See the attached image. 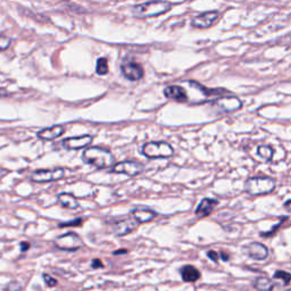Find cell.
<instances>
[{"mask_svg":"<svg viewBox=\"0 0 291 291\" xmlns=\"http://www.w3.org/2000/svg\"><path fill=\"white\" fill-rule=\"evenodd\" d=\"M82 160L97 169H108L114 166L115 157L109 150L100 147H88L82 153Z\"/></svg>","mask_w":291,"mask_h":291,"instance_id":"obj_1","label":"cell"},{"mask_svg":"<svg viewBox=\"0 0 291 291\" xmlns=\"http://www.w3.org/2000/svg\"><path fill=\"white\" fill-rule=\"evenodd\" d=\"M172 5L168 2H148L133 6L132 14L138 18L154 17L168 13Z\"/></svg>","mask_w":291,"mask_h":291,"instance_id":"obj_2","label":"cell"},{"mask_svg":"<svg viewBox=\"0 0 291 291\" xmlns=\"http://www.w3.org/2000/svg\"><path fill=\"white\" fill-rule=\"evenodd\" d=\"M274 188L275 181L267 176H255L248 179L245 184V190L253 196L271 194Z\"/></svg>","mask_w":291,"mask_h":291,"instance_id":"obj_3","label":"cell"},{"mask_svg":"<svg viewBox=\"0 0 291 291\" xmlns=\"http://www.w3.org/2000/svg\"><path fill=\"white\" fill-rule=\"evenodd\" d=\"M142 154L147 158H169L174 155V149L165 141H152L143 146Z\"/></svg>","mask_w":291,"mask_h":291,"instance_id":"obj_4","label":"cell"},{"mask_svg":"<svg viewBox=\"0 0 291 291\" xmlns=\"http://www.w3.org/2000/svg\"><path fill=\"white\" fill-rule=\"evenodd\" d=\"M55 246L60 251H77L83 246V241L79 235L75 232H69L55 239Z\"/></svg>","mask_w":291,"mask_h":291,"instance_id":"obj_5","label":"cell"},{"mask_svg":"<svg viewBox=\"0 0 291 291\" xmlns=\"http://www.w3.org/2000/svg\"><path fill=\"white\" fill-rule=\"evenodd\" d=\"M65 175V171L63 169H54V170H38L31 175V180L36 183H46V182L57 181L63 179Z\"/></svg>","mask_w":291,"mask_h":291,"instance_id":"obj_6","label":"cell"},{"mask_svg":"<svg viewBox=\"0 0 291 291\" xmlns=\"http://www.w3.org/2000/svg\"><path fill=\"white\" fill-rule=\"evenodd\" d=\"M113 173L126 174L129 176H136L143 171L142 163H139L137 160H124L118 164H115L112 168Z\"/></svg>","mask_w":291,"mask_h":291,"instance_id":"obj_7","label":"cell"},{"mask_svg":"<svg viewBox=\"0 0 291 291\" xmlns=\"http://www.w3.org/2000/svg\"><path fill=\"white\" fill-rule=\"evenodd\" d=\"M139 223L133 217H127L123 220L114 222L112 224V232L118 237L127 236L137 228Z\"/></svg>","mask_w":291,"mask_h":291,"instance_id":"obj_8","label":"cell"},{"mask_svg":"<svg viewBox=\"0 0 291 291\" xmlns=\"http://www.w3.org/2000/svg\"><path fill=\"white\" fill-rule=\"evenodd\" d=\"M213 106L220 109L221 112L232 113L240 109L242 106L241 100L237 97H222L213 101Z\"/></svg>","mask_w":291,"mask_h":291,"instance_id":"obj_9","label":"cell"},{"mask_svg":"<svg viewBox=\"0 0 291 291\" xmlns=\"http://www.w3.org/2000/svg\"><path fill=\"white\" fill-rule=\"evenodd\" d=\"M92 136L89 134H85L81 137H73V138H66L61 141V146L65 149L69 150H79V149H86L89 147L92 142Z\"/></svg>","mask_w":291,"mask_h":291,"instance_id":"obj_10","label":"cell"},{"mask_svg":"<svg viewBox=\"0 0 291 291\" xmlns=\"http://www.w3.org/2000/svg\"><path fill=\"white\" fill-rule=\"evenodd\" d=\"M217 18H218V12H216V10L205 12V13L198 15V16H196L195 18H192L191 25L194 28L207 29V28H211L212 25L216 22Z\"/></svg>","mask_w":291,"mask_h":291,"instance_id":"obj_11","label":"cell"},{"mask_svg":"<svg viewBox=\"0 0 291 291\" xmlns=\"http://www.w3.org/2000/svg\"><path fill=\"white\" fill-rule=\"evenodd\" d=\"M121 71L124 77L130 81H139L143 76L142 66L134 63V61L123 63L121 65Z\"/></svg>","mask_w":291,"mask_h":291,"instance_id":"obj_12","label":"cell"},{"mask_svg":"<svg viewBox=\"0 0 291 291\" xmlns=\"http://www.w3.org/2000/svg\"><path fill=\"white\" fill-rule=\"evenodd\" d=\"M164 95L168 99H172L179 102H185L188 100V95H186L185 90L180 86H169L165 88Z\"/></svg>","mask_w":291,"mask_h":291,"instance_id":"obj_13","label":"cell"},{"mask_svg":"<svg viewBox=\"0 0 291 291\" xmlns=\"http://www.w3.org/2000/svg\"><path fill=\"white\" fill-rule=\"evenodd\" d=\"M246 253L248 256L256 259V261H264L268 256L267 248L259 242H254L246 247Z\"/></svg>","mask_w":291,"mask_h":291,"instance_id":"obj_14","label":"cell"},{"mask_svg":"<svg viewBox=\"0 0 291 291\" xmlns=\"http://www.w3.org/2000/svg\"><path fill=\"white\" fill-rule=\"evenodd\" d=\"M217 205H218V201L215 199H211V198L202 199L200 201V204L197 206L195 214L198 218H204L206 216H209Z\"/></svg>","mask_w":291,"mask_h":291,"instance_id":"obj_15","label":"cell"},{"mask_svg":"<svg viewBox=\"0 0 291 291\" xmlns=\"http://www.w3.org/2000/svg\"><path fill=\"white\" fill-rule=\"evenodd\" d=\"M64 132H65L64 127L54 126L39 131L38 138L41 140H45V141H51V140H55L57 138H59L60 136H63Z\"/></svg>","mask_w":291,"mask_h":291,"instance_id":"obj_16","label":"cell"},{"mask_svg":"<svg viewBox=\"0 0 291 291\" xmlns=\"http://www.w3.org/2000/svg\"><path fill=\"white\" fill-rule=\"evenodd\" d=\"M131 215L138 223H148L154 220L156 213L149 209H134L131 211Z\"/></svg>","mask_w":291,"mask_h":291,"instance_id":"obj_17","label":"cell"},{"mask_svg":"<svg viewBox=\"0 0 291 291\" xmlns=\"http://www.w3.org/2000/svg\"><path fill=\"white\" fill-rule=\"evenodd\" d=\"M57 200H58V204L61 207H65V209L76 210L79 207V201H77L75 197L71 194H66V192L57 196Z\"/></svg>","mask_w":291,"mask_h":291,"instance_id":"obj_18","label":"cell"},{"mask_svg":"<svg viewBox=\"0 0 291 291\" xmlns=\"http://www.w3.org/2000/svg\"><path fill=\"white\" fill-rule=\"evenodd\" d=\"M181 275L185 282H195L200 278V272L192 265H185L181 268Z\"/></svg>","mask_w":291,"mask_h":291,"instance_id":"obj_19","label":"cell"},{"mask_svg":"<svg viewBox=\"0 0 291 291\" xmlns=\"http://www.w3.org/2000/svg\"><path fill=\"white\" fill-rule=\"evenodd\" d=\"M255 287L261 291H271L274 288V283L272 280H269L268 278L261 277L256 280V282H255Z\"/></svg>","mask_w":291,"mask_h":291,"instance_id":"obj_20","label":"cell"},{"mask_svg":"<svg viewBox=\"0 0 291 291\" xmlns=\"http://www.w3.org/2000/svg\"><path fill=\"white\" fill-rule=\"evenodd\" d=\"M189 85L197 88V89H199L200 91H202V93H205L206 96H213V95H223V93H225V90H220V89H207L204 86L199 85V83H197L195 81H189Z\"/></svg>","mask_w":291,"mask_h":291,"instance_id":"obj_21","label":"cell"},{"mask_svg":"<svg viewBox=\"0 0 291 291\" xmlns=\"http://www.w3.org/2000/svg\"><path fill=\"white\" fill-rule=\"evenodd\" d=\"M109 72V66H108V61L106 58H99L97 60V64H96V73L98 75H106L108 74Z\"/></svg>","mask_w":291,"mask_h":291,"instance_id":"obj_22","label":"cell"},{"mask_svg":"<svg viewBox=\"0 0 291 291\" xmlns=\"http://www.w3.org/2000/svg\"><path fill=\"white\" fill-rule=\"evenodd\" d=\"M257 154L265 160H271L273 158V148L269 146H261L257 149Z\"/></svg>","mask_w":291,"mask_h":291,"instance_id":"obj_23","label":"cell"},{"mask_svg":"<svg viewBox=\"0 0 291 291\" xmlns=\"http://www.w3.org/2000/svg\"><path fill=\"white\" fill-rule=\"evenodd\" d=\"M273 279L275 281H280L283 285H288L291 282V274L285 271H277Z\"/></svg>","mask_w":291,"mask_h":291,"instance_id":"obj_24","label":"cell"},{"mask_svg":"<svg viewBox=\"0 0 291 291\" xmlns=\"http://www.w3.org/2000/svg\"><path fill=\"white\" fill-rule=\"evenodd\" d=\"M10 44H12V39H10L9 36L0 34V51L8 49Z\"/></svg>","mask_w":291,"mask_h":291,"instance_id":"obj_25","label":"cell"},{"mask_svg":"<svg viewBox=\"0 0 291 291\" xmlns=\"http://www.w3.org/2000/svg\"><path fill=\"white\" fill-rule=\"evenodd\" d=\"M82 223H83V218L81 217H77V218H74V220L71 221V222H65V223H61V224H59L60 227H64V226H77V225H82Z\"/></svg>","mask_w":291,"mask_h":291,"instance_id":"obj_26","label":"cell"},{"mask_svg":"<svg viewBox=\"0 0 291 291\" xmlns=\"http://www.w3.org/2000/svg\"><path fill=\"white\" fill-rule=\"evenodd\" d=\"M44 279H45V282L47 283L48 287H55V285L57 284L56 280L53 277H50V275H48V274H44Z\"/></svg>","mask_w":291,"mask_h":291,"instance_id":"obj_27","label":"cell"},{"mask_svg":"<svg viewBox=\"0 0 291 291\" xmlns=\"http://www.w3.org/2000/svg\"><path fill=\"white\" fill-rule=\"evenodd\" d=\"M7 290L8 291H20V290H22V285H20L17 282H12V283L8 284Z\"/></svg>","mask_w":291,"mask_h":291,"instance_id":"obj_28","label":"cell"},{"mask_svg":"<svg viewBox=\"0 0 291 291\" xmlns=\"http://www.w3.org/2000/svg\"><path fill=\"white\" fill-rule=\"evenodd\" d=\"M207 255H209V257H210L211 259H213V261H214V262H217V261H218V254L215 253L214 251L209 252V253H207Z\"/></svg>","mask_w":291,"mask_h":291,"instance_id":"obj_29","label":"cell"},{"mask_svg":"<svg viewBox=\"0 0 291 291\" xmlns=\"http://www.w3.org/2000/svg\"><path fill=\"white\" fill-rule=\"evenodd\" d=\"M103 265L102 263L99 261V259H93L92 261V267L93 268H97V267H102Z\"/></svg>","mask_w":291,"mask_h":291,"instance_id":"obj_30","label":"cell"},{"mask_svg":"<svg viewBox=\"0 0 291 291\" xmlns=\"http://www.w3.org/2000/svg\"><path fill=\"white\" fill-rule=\"evenodd\" d=\"M29 248H30V243L29 242H22V243H20V249H22V252H27Z\"/></svg>","mask_w":291,"mask_h":291,"instance_id":"obj_31","label":"cell"},{"mask_svg":"<svg viewBox=\"0 0 291 291\" xmlns=\"http://www.w3.org/2000/svg\"><path fill=\"white\" fill-rule=\"evenodd\" d=\"M7 174H8V171H7V170L0 169V179H3L4 176H6Z\"/></svg>","mask_w":291,"mask_h":291,"instance_id":"obj_32","label":"cell"},{"mask_svg":"<svg viewBox=\"0 0 291 291\" xmlns=\"http://www.w3.org/2000/svg\"><path fill=\"white\" fill-rule=\"evenodd\" d=\"M9 93L7 92V90L6 89H2V88H0V97H5V96H8Z\"/></svg>","mask_w":291,"mask_h":291,"instance_id":"obj_33","label":"cell"},{"mask_svg":"<svg viewBox=\"0 0 291 291\" xmlns=\"http://www.w3.org/2000/svg\"><path fill=\"white\" fill-rule=\"evenodd\" d=\"M284 207H285V209H287L288 211H291V200H288L287 202H285Z\"/></svg>","mask_w":291,"mask_h":291,"instance_id":"obj_34","label":"cell"},{"mask_svg":"<svg viewBox=\"0 0 291 291\" xmlns=\"http://www.w3.org/2000/svg\"><path fill=\"white\" fill-rule=\"evenodd\" d=\"M221 256H222V259H223V261H228V256H226V254L222 253V254H221Z\"/></svg>","mask_w":291,"mask_h":291,"instance_id":"obj_35","label":"cell"},{"mask_svg":"<svg viewBox=\"0 0 291 291\" xmlns=\"http://www.w3.org/2000/svg\"><path fill=\"white\" fill-rule=\"evenodd\" d=\"M126 253H127L126 249H121V251L115 252V253H114V254H115V255H118V254H126Z\"/></svg>","mask_w":291,"mask_h":291,"instance_id":"obj_36","label":"cell"}]
</instances>
